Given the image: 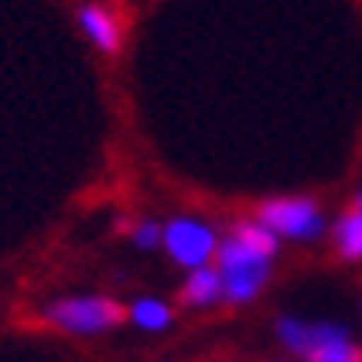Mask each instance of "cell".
<instances>
[{
	"label": "cell",
	"instance_id": "obj_3",
	"mask_svg": "<svg viewBox=\"0 0 362 362\" xmlns=\"http://www.w3.org/2000/svg\"><path fill=\"white\" fill-rule=\"evenodd\" d=\"M45 322L71 337H100L122 322V307L107 296H67L45 307Z\"/></svg>",
	"mask_w": 362,
	"mask_h": 362
},
{
	"label": "cell",
	"instance_id": "obj_7",
	"mask_svg": "<svg viewBox=\"0 0 362 362\" xmlns=\"http://www.w3.org/2000/svg\"><path fill=\"white\" fill-rule=\"evenodd\" d=\"M181 300L189 307H211L222 300V277L215 267H200V270H189L185 277V288H181Z\"/></svg>",
	"mask_w": 362,
	"mask_h": 362
},
{
	"label": "cell",
	"instance_id": "obj_4",
	"mask_svg": "<svg viewBox=\"0 0 362 362\" xmlns=\"http://www.w3.org/2000/svg\"><path fill=\"white\" fill-rule=\"evenodd\" d=\"M259 222L270 229V233L285 237V240H315L322 237L325 218L315 200H303V196H285V200H267L259 207Z\"/></svg>",
	"mask_w": 362,
	"mask_h": 362
},
{
	"label": "cell",
	"instance_id": "obj_9",
	"mask_svg": "<svg viewBox=\"0 0 362 362\" xmlns=\"http://www.w3.org/2000/svg\"><path fill=\"white\" fill-rule=\"evenodd\" d=\"M129 318H134L141 329H148V333H156V329L170 325V307L163 300H137L134 310H129Z\"/></svg>",
	"mask_w": 362,
	"mask_h": 362
},
{
	"label": "cell",
	"instance_id": "obj_1",
	"mask_svg": "<svg viewBox=\"0 0 362 362\" xmlns=\"http://www.w3.org/2000/svg\"><path fill=\"white\" fill-rule=\"evenodd\" d=\"M277 337L303 362H362V348L351 340L348 329L337 322L281 318L277 322Z\"/></svg>",
	"mask_w": 362,
	"mask_h": 362
},
{
	"label": "cell",
	"instance_id": "obj_8",
	"mask_svg": "<svg viewBox=\"0 0 362 362\" xmlns=\"http://www.w3.org/2000/svg\"><path fill=\"white\" fill-rule=\"evenodd\" d=\"M333 244H337L340 259L362 262V211H358V207L337 218V226H333Z\"/></svg>",
	"mask_w": 362,
	"mask_h": 362
},
{
	"label": "cell",
	"instance_id": "obj_11",
	"mask_svg": "<svg viewBox=\"0 0 362 362\" xmlns=\"http://www.w3.org/2000/svg\"><path fill=\"white\" fill-rule=\"evenodd\" d=\"M134 244H137V248H159V244H163V226L141 222V226L134 229Z\"/></svg>",
	"mask_w": 362,
	"mask_h": 362
},
{
	"label": "cell",
	"instance_id": "obj_5",
	"mask_svg": "<svg viewBox=\"0 0 362 362\" xmlns=\"http://www.w3.org/2000/svg\"><path fill=\"white\" fill-rule=\"evenodd\" d=\"M163 248L170 252L177 267L200 270L218 255V237L211 226L196 222V218H170L163 226Z\"/></svg>",
	"mask_w": 362,
	"mask_h": 362
},
{
	"label": "cell",
	"instance_id": "obj_2",
	"mask_svg": "<svg viewBox=\"0 0 362 362\" xmlns=\"http://www.w3.org/2000/svg\"><path fill=\"white\" fill-rule=\"evenodd\" d=\"M270 262L274 255L244 244L240 237H229L218 244V277H222V300L226 303H252L262 292V285L270 281Z\"/></svg>",
	"mask_w": 362,
	"mask_h": 362
},
{
	"label": "cell",
	"instance_id": "obj_12",
	"mask_svg": "<svg viewBox=\"0 0 362 362\" xmlns=\"http://www.w3.org/2000/svg\"><path fill=\"white\" fill-rule=\"evenodd\" d=\"M355 207H358V211H362V192H358V200H355Z\"/></svg>",
	"mask_w": 362,
	"mask_h": 362
},
{
	"label": "cell",
	"instance_id": "obj_6",
	"mask_svg": "<svg viewBox=\"0 0 362 362\" xmlns=\"http://www.w3.org/2000/svg\"><path fill=\"white\" fill-rule=\"evenodd\" d=\"M78 26H81V34H86L100 52H119L122 48V30H119V19L104 8V4H86V8H78Z\"/></svg>",
	"mask_w": 362,
	"mask_h": 362
},
{
	"label": "cell",
	"instance_id": "obj_10",
	"mask_svg": "<svg viewBox=\"0 0 362 362\" xmlns=\"http://www.w3.org/2000/svg\"><path fill=\"white\" fill-rule=\"evenodd\" d=\"M233 237H240L244 244H252V248L267 252V255H277V244H281V237L270 233V229L262 226L259 218H255V222H244V226H237V233H233Z\"/></svg>",
	"mask_w": 362,
	"mask_h": 362
}]
</instances>
